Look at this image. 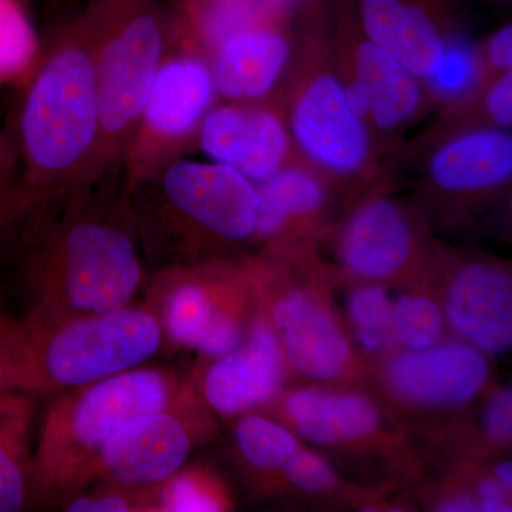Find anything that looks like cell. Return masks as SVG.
I'll use <instances>...</instances> for the list:
<instances>
[{
    "label": "cell",
    "instance_id": "ffe728a7",
    "mask_svg": "<svg viewBox=\"0 0 512 512\" xmlns=\"http://www.w3.org/2000/svg\"><path fill=\"white\" fill-rule=\"evenodd\" d=\"M202 151L258 185L295 157L281 103H234L212 107L198 128Z\"/></svg>",
    "mask_w": 512,
    "mask_h": 512
},
{
    "label": "cell",
    "instance_id": "484cf974",
    "mask_svg": "<svg viewBox=\"0 0 512 512\" xmlns=\"http://www.w3.org/2000/svg\"><path fill=\"white\" fill-rule=\"evenodd\" d=\"M346 328L366 365H376L397 349L394 336V286L336 281Z\"/></svg>",
    "mask_w": 512,
    "mask_h": 512
},
{
    "label": "cell",
    "instance_id": "b9f144b4",
    "mask_svg": "<svg viewBox=\"0 0 512 512\" xmlns=\"http://www.w3.org/2000/svg\"><path fill=\"white\" fill-rule=\"evenodd\" d=\"M494 2H512V0H494Z\"/></svg>",
    "mask_w": 512,
    "mask_h": 512
},
{
    "label": "cell",
    "instance_id": "d6a6232c",
    "mask_svg": "<svg viewBox=\"0 0 512 512\" xmlns=\"http://www.w3.org/2000/svg\"><path fill=\"white\" fill-rule=\"evenodd\" d=\"M157 487L97 483L67 495L60 504L69 512H153Z\"/></svg>",
    "mask_w": 512,
    "mask_h": 512
},
{
    "label": "cell",
    "instance_id": "d6986e66",
    "mask_svg": "<svg viewBox=\"0 0 512 512\" xmlns=\"http://www.w3.org/2000/svg\"><path fill=\"white\" fill-rule=\"evenodd\" d=\"M256 188L254 244L261 248L322 245L342 214L328 178L298 154Z\"/></svg>",
    "mask_w": 512,
    "mask_h": 512
},
{
    "label": "cell",
    "instance_id": "5bb4252c",
    "mask_svg": "<svg viewBox=\"0 0 512 512\" xmlns=\"http://www.w3.org/2000/svg\"><path fill=\"white\" fill-rule=\"evenodd\" d=\"M96 52L101 151L114 153L133 136L164 60V32L147 0H101Z\"/></svg>",
    "mask_w": 512,
    "mask_h": 512
},
{
    "label": "cell",
    "instance_id": "f1b7e54d",
    "mask_svg": "<svg viewBox=\"0 0 512 512\" xmlns=\"http://www.w3.org/2000/svg\"><path fill=\"white\" fill-rule=\"evenodd\" d=\"M483 83V64L477 42H470L457 33L447 40L443 59L423 80L430 109L443 111L466 100Z\"/></svg>",
    "mask_w": 512,
    "mask_h": 512
},
{
    "label": "cell",
    "instance_id": "52a82bcc",
    "mask_svg": "<svg viewBox=\"0 0 512 512\" xmlns=\"http://www.w3.org/2000/svg\"><path fill=\"white\" fill-rule=\"evenodd\" d=\"M183 380L168 369L136 367L74 389L47 407L35 453L36 500L62 501L119 431L167 406Z\"/></svg>",
    "mask_w": 512,
    "mask_h": 512
},
{
    "label": "cell",
    "instance_id": "e0dca14e",
    "mask_svg": "<svg viewBox=\"0 0 512 512\" xmlns=\"http://www.w3.org/2000/svg\"><path fill=\"white\" fill-rule=\"evenodd\" d=\"M210 60L201 53L164 59L128 148L131 180L146 181L194 133L217 96Z\"/></svg>",
    "mask_w": 512,
    "mask_h": 512
},
{
    "label": "cell",
    "instance_id": "ba28073f",
    "mask_svg": "<svg viewBox=\"0 0 512 512\" xmlns=\"http://www.w3.org/2000/svg\"><path fill=\"white\" fill-rule=\"evenodd\" d=\"M498 384L493 357L453 336L429 348L393 350L369 379L419 448L476 412Z\"/></svg>",
    "mask_w": 512,
    "mask_h": 512
},
{
    "label": "cell",
    "instance_id": "2e32d148",
    "mask_svg": "<svg viewBox=\"0 0 512 512\" xmlns=\"http://www.w3.org/2000/svg\"><path fill=\"white\" fill-rule=\"evenodd\" d=\"M430 278L450 336L512 359V259L441 241Z\"/></svg>",
    "mask_w": 512,
    "mask_h": 512
},
{
    "label": "cell",
    "instance_id": "60d3db41",
    "mask_svg": "<svg viewBox=\"0 0 512 512\" xmlns=\"http://www.w3.org/2000/svg\"><path fill=\"white\" fill-rule=\"evenodd\" d=\"M8 318H9V316H6L5 313L0 311V325H2V323L5 322V320Z\"/></svg>",
    "mask_w": 512,
    "mask_h": 512
},
{
    "label": "cell",
    "instance_id": "f546056e",
    "mask_svg": "<svg viewBox=\"0 0 512 512\" xmlns=\"http://www.w3.org/2000/svg\"><path fill=\"white\" fill-rule=\"evenodd\" d=\"M235 500L224 478L204 464H194L158 485V512H224L234 510Z\"/></svg>",
    "mask_w": 512,
    "mask_h": 512
},
{
    "label": "cell",
    "instance_id": "8992f818",
    "mask_svg": "<svg viewBox=\"0 0 512 512\" xmlns=\"http://www.w3.org/2000/svg\"><path fill=\"white\" fill-rule=\"evenodd\" d=\"M262 412L363 487L389 495L423 477L420 448L369 386L289 384Z\"/></svg>",
    "mask_w": 512,
    "mask_h": 512
},
{
    "label": "cell",
    "instance_id": "3957f363",
    "mask_svg": "<svg viewBox=\"0 0 512 512\" xmlns=\"http://www.w3.org/2000/svg\"><path fill=\"white\" fill-rule=\"evenodd\" d=\"M248 264L259 309L274 326L292 379L369 386L370 367L350 338L320 245L261 248Z\"/></svg>",
    "mask_w": 512,
    "mask_h": 512
},
{
    "label": "cell",
    "instance_id": "7c38bea8",
    "mask_svg": "<svg viewBox=\"0 0 512 512\" xmlns=\"http://www.w3.org/2000/svg\"><path fill=\"white\" fill-rule=\"evenodd\" d=\"M333 62L346 96L392 173L413 124L430 113L423 82L366 36L353 0H329Z\"/></svg>",
    "mask_w": 512,
    "mask_h": 512
},
{
    "label": "cell",
    "instance_id": "d4e9b609",
    "mask_svg": "<svg viewBox=\"0 0 512 512\" xmlns=\"http://www.w3.org/2000/svg\"><path fill=\"white\" fill-rule=\"evenodd\" d=\"M471 128L512 130V67L490 77L466 100L439 111L427 130L404 143L396 165H409L437 141Z\"/></svg>",
    "mask_w": 512,
    "mask_h": 512
},
{
    "label": "cell",
    "instance_id": "ac0fdd59",
    "mask_svg": "<svg viewBox=\"0 0 512 512\" xmlns=\"http://www.w3.org/2000/svg\"><path fill=\"white\" fill-rule=\"evenodd\" d=\"M291 379L274 326L258 309L244 342L227 355L205 360L194 384L212 412L234 420L262 412Z\"/></svg>",
    "mask_w": 512,
    "mask_h": 512
},
{
    "label": "cell",
    "instance_id": "44dd1931",
    "mask_svg": "<svg viewBox=\"0 0 512 512\" xmlns=\"http://www.w3.org/2000/svg\"><path fill=\"white\" fill-rule=\"evenodd\" d=\"M360 28L421 82L439 67L457 35L453 0H353Z\"/></svg>",
    "mask_w": 512,
    "mask_h": 512
},
{
    "label": "cell",
    "instance_id": "6da1fadb",
    "mask_svg": "<svg viewBox=\"0 0 512 512\" xmlns=\"http://www.w3.org/2000/svg\"><path fill=\"white\" fill-rule=\"evenodd\" d=\"M144 268L136 235L124 222L73 202L62 220L40 232L26 256L22 320L30 332H45L119 311L146 282Z\"/></svg>",
    "mask_w": 512,
    "mask_h": 512
},
{
    "label": "cell",
    "instance_id": "ab89813d",
    "mask_svg": "<svg viewBox=\"0 0 512 512\" xmlns=\"http://www.w3.org/2000/svg\"><path fill=\"white\" fill-rule=\"evenodd\" d=\"M30 394L23 393H0V413L15 409L20 404L28 402Z\"/></svg>",
    "mask_w": 512,
    "mask_h": 512
},
{
    "label": "cell",
    "instance_id": "4fadbf2b",
    "mask_svg": "<svg viewBox=\"0 0 512 512\" xmlns=\"http://www.w3.org/2000/svg\"><path fill=\"white\" fill-rule=\"evenodd\" d=\"M30 336L36 393H62L136 369L164 345L160 320L147 303Z\"/></svg>",
    "mask_w": 512,
    "mask_h": 512
},
{
    "label": "cell",
    "instance_id": "8fae6325",
    "mask_svg": "<svg viewBox=\"0 0 512 512\" xmlns=\"http://www.w3.org/2000/svg\"><path fill=\"white\" fill-rule=\"evenodd\" d=\"M148 291L164 345L205 360L237 349L259 309L248 256L157 272Z\"/></svg>",
    "mask_w": 512,
    "mask_h": 512
},
{
    "label": "cell",
    "instance_id": "74e56055",
    "mask_svg": "<svg viewBox=\"0 0 512 512\" xmlns=\"http://www.w3.org/2000/svg\"><path fill=\"white\" fill-rule=\"evenodd\" d=\"M478 460L487 468L488 473L512 495V451L488 454V456L478 457Z\"/></svg>",
    "mask_w": 512,
    "mask_h": 512
},
{
    "label": "cell",
    "instance_id": "f35d334b",
    "mask_svg": "<svg viewBox=\"0 0 512 512\" xmlns=\"http://www.w3.org/2000/svg\"><path fill=\"white\" fill-rule=\"evenodd\" d=\"M493 232L500 235L512 247V184L507 195H505L500 210H498Z\"/></svg>",
    "mask_w": 512,
    "mask_h": 512
},
{
    "label": "cell",
    "instance_id": "cb8c5ba5",
    "mask_svg": "<svg viewBox=\"0 0 512 512\" xmlns=\"http://www.w3.org/2000/svg\"><path fill=\"white\" fill-rule=\"evenodd\" d=\"M302 443L281 421L264 412L234 419L235 461L252 493L264 500L279 498L286 463Z\"/></svg>",
    "mask_w": 512,
    "mask_h": 512
},
{
    "label": "cell",
    "instance_id": "1f68e13d",
    "mask_svg": "<svg viewBox=\"0 0 512 512\" xmlns=\"http://www.w3.org/2000/svg\"><path fill=\"white\" fill-rule=\"evenodd\" d=\"M0 393L36 394L32 336L23 320L0 325Z\"/></svg>",
    "mask_w": 512,
    "mask_h": 512
},
{
    "label": "cell",
    "instance_id": "7bdbcfd3",
    "mask_svg": "<svg viewBox=\"0 0 512 512\" xmlns=\"http://www.w3.org/2000/svg\"><path fill=\"white\" fill-rule=\"evenodd\" d=\"M510 451H512V450H510Z\"/></svg>",
    "mask_w": 512,
    "mask_h": 512
},
{
    "label": "cell",
    "instance_id": "9a60e30c",
    "mask_svg": "<svg viewBox=\"0 0 512 512\" xmlns=\"http://www.w3.org/2000/svg\"><path fill=\"white\" fill-rule=\"evenodd\" d=\"M217 417L194 382H183L167 406L134 421L103 447L77 491L97 483L163 484L185 466L195 448L214 439Z\"/></svg>",
    "mask_w": 512,
    "mask_h": 512
},
{
    "label": "cell",
    "instance_id": "836d02e7",
    "mask_svg": "<svg viewBox=\"0 0 512 512\" xmlns=\"http://www.w3.org/2000/svg\"><path fill=\"white\" fill-rule=\"evenodd\" d=\"M35 50V33L18 3L0 0V77L22 72Z\"/></svg>",
    "mask_w": 512,
    "mask_h": 512
},
{
    "label": "cell",
    "instance_id": "5b68a950",
    "mask_svg": "<svg viewBox=\"0 0 512 512\" xmlns=\"http://www.w3.org/2000/svg\"><path fill=\"white\" fill-rule=\"evenodd\" d=\"M97 13L64 37L35 74L23 103L20 137L28 163V191L39 211L56 191L89 178L100 136L96 52Z\"/></svg>",
    "mask_w": 512,
    "mask_h": 512
},
{
    "label": "cell",
    "instance_id": "e575fe53",
    "mask_svg": "<svg viewBox=\"0 0 512 512\" xmlns=\"http://www.w3.org/2000/svg\"><path fill=\"white\" fill-rule=\"evenodd\" d=\"M477 49L483 64V86L490 77L512 67V20L478 40Z\"/></svg>",
    "mask_w": 512,
    "mask_h": 512
},
{
    "label": "cell",
    "instance_id": "277c9868",
    "mask_svg": "<svg viewBox=\"0 0 512 512\" xmlns=\"http://www.w3.org/2000/svg\"><path fill=\"white\" fill-rule=\"evenodd\" d=\"M153 194L137 201L138 234L157 272L241 258L254 244L258 188L229 165L180 160L164 165Z\"/></svg>",
    "mask_w": 512,
    "mask_h": 512
},
{
    "label": "cell",
    "instance_id": "7a4b0ae2",
    "mask_svg": "<svg viewBox=\"0 0 512 512\" xmlns=\"http://www.w3.org/2000/svg\"><path fill=\"white\" fill-rule=\"evenodd\" d=\"M296 20L298 40L281 106L295 153L328 178L343 212L376 185L392 181L393 173L333 62L329 0H311Z\"/></svg>",
    "mask_w": 512,
    "mask_h": 512
},
{
    "label": "cell",
    "instance_id": "83f0119b",
    "mask_svg": "<svg viewBox=\"0 0 512 512\" xmlns=\"http://www.w3.org/2000/svg\"><path fill=\"white\" fill-rule=\"evenodd\" d=\"M394 336L397 349H424L450 336L439 293L429 275L394 286Z\"/></svg>",
    "mask_w": 512,
    "mask_h": 512
},
{
    "label": "cell",
    "instance_id": "603a6c76",
    "mask_svg": "<svg viewBox=\"0 0 512 512\" xmlns=\"http://www.w3.org/2000/svg\"><path fill=\"white\" fill-rule=\"evenodd\" d=\"M285 497L329 510L379 511L393 505L389 495L350 480L328 457L306 443L292 454L282 473L279 498Z\"/></svg>",
    "mask_w": 512,
    "mask_h": 512
},
{
    "label": "cell",
    "instance_id": "4316f807",
    "mask_svg": "<svg viewBox=\"0 0 512 512\" xmlns=\"http://www.w3.org/2000/svg\"><path fill=\"white\" fill-rule=\"evenodd\" d=\"M32 419V399L0 413V512L22 511L36 500Z\"/></svg>",
    "mask_w": 512,
    "mask_h": 512
},
{
    "label": "cell",
    "instance_id": "30bf717a",
    "mask_svg": "<svg viewBox=\"0 0 512 512\" xmlns=\"http://www.w3.org/2000/svg\"><path fill=\"white\" fill-rule=\"evenodd\" d=\"M323 244L336 281L403 286L429 274L441 239L412 198L387 181L343 211Z\"/></svg>",
    "mask_w": 512,
    "mask_h": 512
},
{
    "label": "cell",
    "instance_id": "d590c367",
    "mask_svg": "<svg viewBox=\"0 0 512 512\" xmlns=\"http://www.w3.org/2000/svg\"><path fill=\"white\" fill-rule=\"evenodd\" d=\"M37 211L35 201L23 188L8 191L0 188V242L9 238L16 227Z\"/></svg>",
    "mask_w": 512,
    "mask_h": 512
},
{
    "label": "cell",
    "instance_id": "4dcf8cb0",
    "mask_svg": "<svg viewBox=\"0 0 512 512\" xmlns=\"http://www.w3.org/2000/svg\"><path fill=\"white\" fill-rule=\"evenodd\" d=\"M510 450L512 383H500L461 427L460 456L464 460Z\"/></svg>",
    "mask_w": 512,
    "mask_h": 512
},
{
    "label": "cell",
    "instance_id": "8d00e7d4",
    "mask_svg": "<svg viewBox=\"0 0 512 512\" xmlns=\"http://www.w3.org/2000/svg\"><path fill=\"white\" fill-rule=\"evenodd\" d=\"M254 10L261 18L269 22L289 25L291 20L298 18L311 0H234Z\"/></svg>",
    "mask_w": 512,
    "mask_h": 512
},
{
    "label": "cell",
    "instance_id": "7402d4cb",
    "mask_svg": "<svg viewBox=\"0 0 512 512\" xmlns=\"http://www.w3.org/2000/svg\"><path fill=\"white\" fill-rule=\"evenodd\" d=\"M215 89L234 103H258L284 79L293 56L288 25L258 23L231 33L210 53Z\"/></svg>",
    "mask_w": 512,
    "mask_h": 512
},
{
    "label": "cell",
    "instance_id": "9c48e42d",
    "mask_svg": "<svg viewBox=\"0 0 512 512\" xmlns=\"http://www.w3.org/2000/svg\"><path fill=\"white\" fill-rule=\"evenodd\" d=\"M413 194L436 235L470 237L494 229L512 184V130L471 128L420 154Z\"/></svg>",
    "mask_w": 512,
    "mask_h": 512
}]
</instances>
